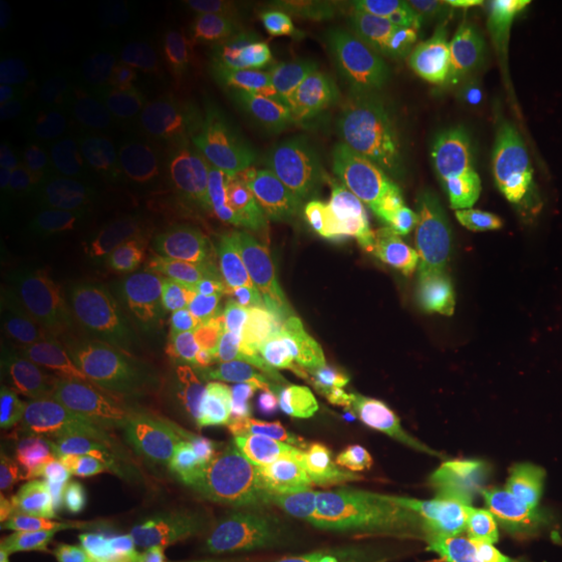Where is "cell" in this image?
<instances>
[{
  "label": "cell",
  "instance_id": "cell-31",
  "mask_svg": "<svg viewBox=\"0 0 562 562\" xmlns=\"http://www.w3.org/2000/svg\"><path fill=\"white\" fill-rule=\"evenodd\" d=\"M529 182H531L533 193H537L539 203H542L550 214L562 220V178H537Z\"/></svg>",
  "mask_w": 562,
  "mask_h": 562
},
{
  "label": "cell",
  "instance_id": "cell-13",
  "mask_svg": "<svg viewBox=\"0 0 562 562\" xmlns=\"http://www.w3.org/2000/svg\"><path fill=\"white\" fill-rule=\"evenodd\" d=\"M300 157L368 186L393 188L402 182L393 133L364 104H326L315 110L300 133Z\"/></svg>",
  "mask_w": 562,
  "mask_h": 562
},
{
  "label": "cell",
  "instance_id": "cell-12",
  "mask_svg": "<svg viewBox=\"0 0 562 562\" xmlns=\"http://www.w3.org/2000/svg\"><path fill=\"white\" fill-rule=\"evenodd\" d=\"M167 294L157 273L112 271L94 279L74 302L70 328L89 349H138L165 328Z\"/></svg>",
  "mask_w": 562,
  "mask_h": 562
},
{
  "label": "cell",
  "instance_id": "cell-5",
  "mask_svg": "<svg viewBox=\"0 0 562 562\" xmlns=\"http://www.w3.org/2000/svg\"><path fill=\"white\" fill-rule=\"evenodd\" d=\"M211 402L227 422L266 451L290 456L305 448L297 389L271 344L250 336L211 331L193 347Z\"/></svg>",
  "mask_w": 562,
  "mask_h": 562
},
{
  "label": "cell",
  "instance_id": "cell-30",
  "mask_svg": "<svg viewBox=\"0 0 562 562\" xmlns=\"http://www.w3.org/2000/svg\"><path fill=\"white\" fill-rule=\"evenodd\" d=\"M266 562H357V554L339 539H318V542H307L279 552L277 558Z\"/></svg>",
  "mask_w": 562,
  "mask_h": 562
},
{
  "label": "cell",
  "instance_id": "cell-29",
  "mask_svg": "<svg viewBox=\"0 0 562 562\" xmlns=\"http://www.w3.org/2000/svg\"><path fill=\"white\" fill-rule=\"evenodd\" d=\"M30 432L32 427L19 425V422L11 419H0V472H3L5 482L11 480L13 487H19L21 482V469H24Z\"/></svg>",
  "mask_w": 562,
  "mask_h": 562
},
{
  "label": "cell",
  "instance_id": "cell-6",
  "mask_svg": "<svg viewBox=\"0 0 562 562\" xmlns=\"http://www.w3.org/2000/svg\"><path fill=\"white\" fill-rule=\"evenodd\" d=\"M480 357L526 412L562 432V284L531 258L516 263L508 313Z\"/></svg>",
  "mask_w": 562,
  "mask_h": 562
},
{
  "label": "cell",
  "instance_id": "cell-15",
  "mask_svg": "<svg viewBox=\"0 0 562 562\" xmlns=\"http://www.w3.org/2000/svg\"><path fill=\"white\" fill-rule=\"evenodd\" d=\"M186 216L159 182H138L117 195L97 227V248L115 271L165 277L167 261Z\"/></svg>",
  "mask_w": 562,
  "mask_h": 562
},
{
  "label": "cell",
  "instance_id": "cell-20",
  "mask_svg": "<svg viewBox=\"0 0 562 562\" xmlns=\"http://www.w3.org/2000/svg\"><path fill=\"white\" fill-rule=\"evenodd\" d=\"M211 533L115 521L97 531L74 562H199Z\"/></svg>",
  "mask_w": 562,
  "mask_h": 562
},
{
  "label": "cell",
  "instance_id": "cell-27",
  "mask_svg": "<svg viewBox=\"0 0 562 562\" xmlns=\"http://www.w3.org/2000/svg\"><path fill=\"white\" fill-rule=\"evenodd\" d=\"M55 237H58V224L53 222V216L3 211L0 214V261L5 263L34 248L55 245Z\"/></svg>",
  "mask_w": 562,
  "mask_h": 562
},
{
  "label": "cell",
  "instance_id": "cell-17",
  "mask_svg": "<svg viewBox=\"0 0 562 562\" xmlns=\"http://www.w3.org/2000/svg\"><path fill=\"white\" fill-rule=\"evenodd\" d=\"M74 170L53 144L37 138L13 140L0 154V206L19 214L50 216L70 203Z\"/></svg>",
  "mask_w": 562,
  "mask_h": 562
},
{
  "label": "cell",
  "instance_id": "cell-4",
  "mask_svg": "<svg viewBox=\"0 0 562 562\" xmlns=\"http://www.w3.org/2000/svg\"><path fill=\"white\" fill-rule=\"evenodd\" d=\"M89 487L115 521L214 533L240 482L195 448L128 435L97 461Z\"/></svg>",
  "mask_w": 562,
  "mask_h": 562
},
{
  "label": "cell",
  "instance_id": "cell-28",
  "mask_svg": "<svg viewBox=\"0 0 562 562\" xmlns=\"http://www.w3.org/2000/svg\"><path fill=\"white\" fill-rule=\"evenodd\" d=\"M30 50V24L24 11L13 0L0 3V70L3 76H16Z\"/></svg>",
  "mask_w": 562,
  "mask_h": 562
},
{
  "label": "cell",
  "instance_id": "cell-23",
  "mask_svg": "<svg viewBox=\"0 0 562 562\" xmlns=\"http://www.w3.org/2000/svg\"><path fill=\"white\" fill-rule=\"evenodd\" d=\"M469 19L495 34H539L562 40V0H469L459 3Z\"/></svg>",
  "mask_w": 562,
  "mask_h": 562
},
{
  "label": "cell",
  "instance_id": "cell-16",
  "mask_svg": "<svg viewBox=\"0 0 562 562\" xmlns=\"http://www.w3.org/2000/svg\"><path fill=\"white\" fill-rule=\"evenodd\" d=\"M53 409L87 440L97 456L128 438L131 412L125 389L115 375L91 357H79L63 370L55 385Z\"/></svg>",
  "mask_w": 562,
  "mask_h": 562
},
{
  "label": "cell",
  "instance_id": "cell-9",
  "mask_svg": "<svg viewBox=\"0 0 562 562\" xmlns=\"http://www.w3.org/2000/svg\"><path fill=\"white\" fill-rule=\"evenodd\" d=\"M125 398L140 438L182 448L216 438L220 409L211 402L193 349L165 341L136 355L125 370Z\"/></svg>",
  "mask_w": 562,
  "mask_h": 562
},
{
  "label": "cell",
  "instance_id": "cell-26",
  "mask_svg": "<svg viewBox=\"0 0 562 562\" xmlns=\"http://www.w3.org/2000/svg\"><path fill=\"white\" fill-rule=\"evenodd\" d=\"M529 180L562 178V102L531 115L526 133Z\"/></svg>",
  "mask_w": 562,
  "mask_h": 562
},
{
  "label": "cell",
  "instance_id": "cell-22",
  "mask_svg": "<svg viewBox=\"0 0 562 562\" xmlns=\"http://www.w3.org/2000/svg\"><path fill=\"white\" fill-rule=\"evenodd\" d=\"M344 199L341 175L305 157L292 159L271 201V216L281 222L315 224L334 222L336 203Z\"/></svg>",
  "mask_w": 562,
  "mask_h": 562
},
{
  "label": "cell",
  "instance_id": "cell-21",
  "mask_svg": "<svg viewBox=\"0 0 562 562\" xmlns=\"http://www.w3.org/2000/svg\"><path fill=\"white\" fill-rule=\"evenodd\" d=\"M97 456L58 412H50L30 432L21 482L32 490H66L87 482L94 472Z\"/></svg>",
  "mask_w": 562,
  "mask_h": 562
},
{
  "label": "cell",
  "instance_id": "cell-3",
  "mask_svg": "<svg viewBox=\"0 0 562 562\" xmlns=\"http://www.w3.org/2000/svg\"><path fill=\"white\" fill-rule=\"evenodd\" d=\"M300 414L315 448L349 467L381 463L412 427V393L372 347L323 344L305 355L297 378Z\"/></svg>",
  "mask_w": 562,
  "mask_h": 562
},
{
  "label": "cell",
  "instance_id": "cell-10",
  "mask_svg": "<svg viewBox=\"0 0 562 562\" xmlns=\"http://www.w3.org/2000/svg\"><path fill=\"white\" fill-rule=\"evenodd\" d=\"M406 131L422 175L440 201L451 203L476 165L474 102L456 76L422 74L406 94Z\"/></svg>",
  "mask_w": 562,
  "mask_h": 562
},
{
  "label": "cell",
  "instance_id": "cell-24",
  "mask_svg": "<svg viewBox=\"0 0 562 562\" xmlns=\"http://www.w3.org/2000/svg\"><path fill=\"white\" fill-rule=\"evenodd\" d=\"M63 258L55 245L34 248L24 256L0 263V300L3 302H26L50 292L55 281L60 279Z\"/></svg>",
  "mask_w": 562,
  "mask_h": 562
},
{
  "label": "cell",
  "instance_id": "cell-8",
  "mask_svg": "<svg viewBox=\"0 0 562 562\" xmlns=\"http://www.w3.org/2000/svg\"><path fill=\"white\" fill-rule=\"evenodd\" d=\"M229 232L263 263L286 300L297 302H323L339 294L370 258L360 235L339 216L305 227L266 214Z\"/></svg>",
  "mask_w": 562,
  "mask_h": 562
},
{
  "label": "cell",
  "instance_id": "cell-11",
  "mask_svg": "<svg viewBox=\"0 0 562 562\" xmlns=\"http://www.w3.org/2000/svg\"><path fill=\"white\" fill-rule=\"evenodd\" d=\"M292 165V140L273 125L243 128L211 149L201 170L203 199L235 229L271 214V201Z\"/></svg>",
  "mask_w": 562,
  "mask_h": 562
},
{
  "label": "cell",
  "instance_id": "cell-14",
  "mask_svg": "<svg viewBox=\"0 0 562 562\" xmlns=\"http://www.w3.org/2000/svg\"><path fill=\"white\" fill-rule=\"evenodd\" d=\"M482 108L537 115L562 102V40L539 34H495L474 70Z\"/></svg>",
  "mask_w": 562,
  "mask_h": 562
},
{
  "label": "cell",
  "instance_id": "cell-1",
  "mask_svg": "<svg viewBox=\"0 0 562 562\" xmlns=\"http://www.w3.org/2000/svg\"><path fill=\"white\" fill-rule=\"evenodd\" d=\"M510 286L487 258L412 237L370 256L349 286V311L372 347L422 364L480 355L503 326Z\"/></svg>",
  "mask_w": 562,
  "mask_h": 562
},
{
  "label": "cell",
  "instance_id": "cell-2",
  "mask_svg": "<svg viewBox=\"0 0 562 562\" xmlns=\"http://www.w3.org/2000/svg\"><path fill=\"white\" fill-rule=\"evenodd\" d=\"M526 409L480 355L422 364L412 430L427 467L463 503L529 529L521 495Z\"/></svg>",
  "mask_w": 562,
  "mask_h": 562
},
{
  "label": "cell",
  "instance_id": "cell-19",
  "mask_svg": "<svg viewBox=\"0 0 562 562\" xmlns=\"http://www.w3.org/2000/svg\"><path fill=\"white\" fill-rule=\"evenodd\" d=\"M326 47L323 13L307 3L261 5L248 21V50L266 70L300 68Z\"/></svg>",
  "mask_w": 562,
  "mask_h": 562
},
{
  "label": "cell",
  "instance_id": "cell-7",
  "mask_svg": "<svg viewBox=\"0 0 562 562\" xmlns=\"http://www.w3.org/2000/svg\"><path fill=\"white\" fill-rule=\"evenodd\" d=\"M165 277L203 315L224 326H266L284 311L286 294L224 224L186 216Z\"/></svg>",
  "mask_w": 562,
  "mask_h": 562
},
{
  "label": "cell",
  "instance_id": "cell-25",
  "mask_svg": "<svg viewBox=\"0 0 562 562\" xmlns=\"http://www.w3.org/2000/svg\"><path fill=\"white\" fill-rule=\"evenodd\" d=\"M50 412L45 393L34 383L32 372L26 370L21 357H5L3 368H0V419L34 427Z\"/></svg>",
  "mask_w": 562,
  "mask_h": 562
},
{
  "label": "cell",
  "instance_id": "cell-18",
  "mask_svg": "<svg viewBox=\"0 0 562 562\" xmlns=\"http://www.w3.org/2000/svg\"><path fill=\"white\" fill-rule=\"evenodd\" d=\"M521 495L529 529L562 554V432L529 412L521 435Z\"/></svg>",
  "mask_w": 562,
  "mask_h": 562
}]
</instances>
